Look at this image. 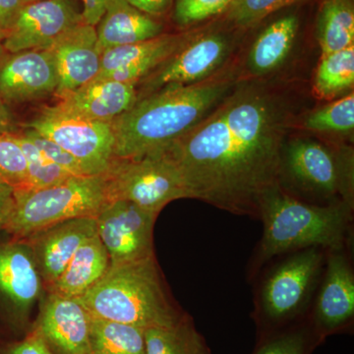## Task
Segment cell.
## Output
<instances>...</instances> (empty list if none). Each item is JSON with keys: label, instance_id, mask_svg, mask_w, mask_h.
<instances>
[{"label": "cell", "instance_id": "cell-42", "mask_svg": "<svg viewBox=\"0 0 354 354\" xmlns=\"http://www.w3.org/2000/svg\"><path fill=\"white\" fill-rule=\"evenodd\" d=\"M39 1V0H22L23 3L28 4L32 3V2Z\"/></svg>", "mask_w": 354, "mask_h": 354}, {"label": "cell", "instance_id": "cell-16", "mask_svg": "<svg viewBox=\"0 0 354 354\" xmlns=\"http://www.w3.org/2000/svg\"><path fill=\"white\" fill-rule=\"evenodd\" d=\"M58 83L55 59L48 50L4 53L0 58V97L26 102L55 94Z\"/></svg>", "mask_w": 354, "mask_h": 354}, {"label": "cell", "instance_id": "cell-25", "mask_svg": "<svg viewBox=\"0 0 354 354\" xmlns=\"http://www.w3.org/2000/svg\"><path fill=\"white\" fill-rule=\"evenodd\" d=\"M146 354H212L188 314L171 326L144 330Z\"/></svg>", "mask_w": 354, "mask_h": 354}, {"label": "cell", "instance_id": "cell-4", "mask_svg": "<svg viewBox=\"0 0 354 354\" xmlns=\"http://www.w3.org/2000/svg\"><path fill=\"white\" fill-rule=\"evenodd\" d=\"M79 299L93 316L142 330L174 325L186 314L169 297L155 256L109 266Z\"/></svg>", "mask_w": 354, "mask_h": 354}, {"label": "cell", "instance_id": "cell-39", "mask_svg": "<svg viewBox=\"0 0 354 354\" xmlns=\"http://www.w3.org/2000/svg\"><path fill=\"white\" fill-rule=\"evenodd\" d=\"M84 22L97 27L106 10L109 0H82Z\"/></svg>", "mask_w": 354, "mask_h": 354}, {"label": "cell", "instance_id": "cell-28", "mask_svg": "<svg viewBox=\"0 0 354 354\" xmlns=\"http://www.w3.org/2000/svg\"><path fill=\"white\" fill-rule=\"evenodd\" d=\"M307 131L330 135H349L354 129V94L353 92L334 100L325 106L305 114L299 123Z\"/></svg>", "mask_w": 354, "mask_h": 354}, {"label": "cell", "instance_id": "cell-20", "mask_svg": "<svg viewBox=\"0 0 354 354\" xmlns=\"http://www.w3.org/2000/svg\"><path fill=\"white\" fill-rule=\"evenodd\" d=\"M137 101V85L108 79H94L64 97L55 106L87 120L109 122Z\"/></svg>", "mask_w": 354, "mask_h": 354}, {"label": "cell", "instance_id": "cell-18", "mask_svg": "<svg viewBox=\"0 0 354 354\" xmlns=\"http://www.w3.org/2000/svg\"><path fill=\"white\" fill-rule=\"evenodd\" d=\"M97 234L95 218H77L44 228L25 239L31 248L44 285L55 283L79 247Z\"/></svg>", "mask_w": 354, "mask_h": 354}, {"label": "cell", "instance_id": "cell-21", "mask_svg": "<svg viewBox=\"0 0 354 354\" xmlns=\"http://www.w3.org/2000/svg\"><path fill=\"white\" fill-rule=\"evenodd\" d=\"M95 31L97 48L102 55L116 46L160 36L164 32V25L158 18L142 12L125 0H109Z\"/></svg>", "mask_w": 354, "mask_h": 354}, {"label": "cell", "instance_id": "cell-36", "mask_svg": "<svg viewBox=\"0 0 354 354\" xmlns=\"http://www.w3.org/2000/svg\"><path fill=\"white\" fill-rule=\"evenodd\" d=\"M130 6L155 18H160L174 6V0H125Z\"/></svg>", "mask_w": 354, "mask_h": 354}, {"label": "cell", "instance_id": "cell-29", "mask_svg": "<svg viewBox=\"0 0 354 354\" xmlns=\"http://www.w3.org/2000/svg\"><path fill=\"white\" fill-rule=\"evenodd\" d=\"M27 162V186L25 189H38L62 183L73 176L59 165H55L30 141L23 133H13Z\"/></svg>", "mask_w": 354, "mask_h": 354}, {"label": "cell", "instance_id": "cell-27", "mask_svg": "<svg viewBox=\"0 0 354 354\" xmlns=\"http://www.w3.org/2000/svg\"><path fill=\"white\" fill-rule=\"evenodd\" d=\"M353 86L354 46L321 55L313 81V92L319 99H339L353 92Z\"/></svg>", "mask_w": 354, "mask_h": 354}, {"label": "cell", "instance_id": "cell-9", "mask_svg": "<svg viewBox=\"0 0 354 354\" xmlns=\"http://www.w3.org/2000/svg\"><path fill=\"white\" fill-rule=\"evenodd\" d=\"M237 39L230 30L203 27L176 55L142 79L137 100L169 85H190L215 75L228 62Z\"/></svg>", "mask_w": 354, "mask_h": 354}, {"label": "cell", "instance_id": "cell-2", "mask_svg": "<svg viewBox=\"0 0 354 354\" xmlns=\"http://www.w3.org/2000/svg\"><path fill=\"white\" fill-rule=\"evenodd\" d=\"M221 69L202 82L169 85L146 95L111 121L113 158H138L162 148L204 120L235 87L241 75Z\"/></svg>", "mask_w": 354, "mask_h": 354}, {"label": "cell", "instance_id": "cell-8", "mask_svg": "<svg viewBox=\"0 0 354 354\" xmlns=\"http://www.w3.org/2000/svg\"><path fill=\"white\" fill-rule=\"evenodd\" d=\"M104 174L108 203L124 200L160 215L169 203L187 198L176 165L162 149L138 158H113Z\"/></svg>", "mask_w": 354, "mask_h": 354}, {"label": "cell", "instance_id": "cell-32", "mask_svg": "<svg viewBox=\"0 0 354 354\" xmlns=\"http://www.w3.org/2000/svg\"><path fill=\"white\" fill-rule=\"evenodd\" d=\"M0 184L14 190L27 186V162L13 133L0 134Z\"/></svg>", "mask_w": 354, "mask_h": 354}, {"label": "cell", "instance_id": "cell-26", "mask_svg": "<svg viewBox=\"0 0 354 354\" xmlns=\"http://www.w3.org/2000/svg\"><path fill=\"white\" fill-rule=\"evenodd\" d=\"M91 354H146L144 330L91 314Z\"/></svg>", "mask_w": 354, "mask_h": 354}, {"label": "cell", "instance_id": "cell-10", "mask_svg": "<svg viewBox=\"0 0 354 354\" xmlns=\"http://www.w3.org/2000/svg\"><path fill=\"white\" fill-rule=\"evenodd\" d=\"M26 127L71 153L87 176L108 171L113 158L114 137L111 123L87 120L53 106L44 109Z\"/></svg>", "mask_w": 354, "mask_h": 354}, {"label": "cell", "instance_id": "cell-17", "mask_svg": "<svg viewBox=\"0 0 354 354\" xmlns=\"http://www.w3.org/2000/svg\"><path fill=\"white\" fill-rule=\"evenodd\" d=\"M57 72L58 99L94 80L101 69L95 26L82 22L71 28L48 48Z\"/></svg>", "mask_w": 354, "mask_h": 354}, {"label": "cell", "instance_id": "cell-22", "mask_svg": "<svg viewBox=\"0 0 354 354\" xmlns=\"http://www.w3.org/2000/svg\"><path fill=\"white\" fill-rule=\"evenodd\" d=\"M299 30L295 14H288L270 23L247 53L245 74L241 79H264L274 73L290 57Z\"/></svg>", "mask_w": 354, "mask_h": 354}, {"label": "cell", "instance_id": "cell-14", "mask_svg": "<svg viewBox=\"0 0 354 354\" xmlns=\"http://www.w3.org/2000/svg\"><path fill=\"white\" fill-rule=\"evenodd\" d=\"M326 270L314 307L312 329L320 339L348 327L354 317V274L341 250L326 251Z\"/></svg>", "mask_w": 354, "mask_h": 354}, {"label": "cell", "instance_id": "cell-38", "mask_svg": "<svg viewBox=\"0 0 354 354\" xmlns=\"http://www.w3.org/2000/svg\"><path fill=\"white\" fill-rule=\"evenodd\" d=\"M15 207V195L10 186L0 184V230L6 227Z\"/></svg>", "mask_w": 354, "mask_h": 354}, {"label": "cell", "instance_id": "cell-7", "mask_svg": "<svg viewBox=\"0 0 354 354\" xmlns=\"http://www.w3.org/2000/svg\"><path fill=\"white\" fill-rule=\"evenodd\" d=\"M325 252L321 247L297 251L269 272L257 301L263 327L274 333L304 313L322 274Z\"/></svg>", "mask_w": 354, "mask_h": 354}, {"label": "cell", "instance_id": "cell-33", "mask_svg": "<svg viewBox=\"0 0 354 354\" xmlns=\"http://www.w3.org/2000/svg\"><path fill=\"white\" fill-rule=\"evenodd\" d=\"M235 0H176L174 20L181 28H191L227 13Z\"/></svg>", "mask_w": 354, "mask_h": 354}, {"label": "cell", "instance_id": "cell-41", "mask_svg": "<svg viewBox=\"0 0 354 354\" xmlns=\"http://www.w3.org/2000/svg\"><path fill=\"white\" fill-rule=\"evenodd\" d=\"M4 38H6V32H0V58H1L2 55L6 53L3 46Z\"/></svg>", "mask_w": 354, "mask_h": 354}, {"label": "cell", "instance_id": "cell-6", "mask_svg": "<svg viewBox=\"0 0 354 354\" xmlns=\"http://www.w3.org/2000/svg\"><path fill=\"white\" fill-rule=\"evenodd\" d=\"M286 181L309 196L353 206V150L344 143L288 140L281 155L279 185Z\"/></svg>", "mask_w": 354, "mask_h": 354}, {"label": "cell", "instance_id": "cell-5", "mask_svg": "<svg viewBox=\"0 0 354 354\" xmlns=\"http://www.w3.org/2000/svg\"><path fill=\"white\" fill-rule=\"evenodd\" d=\"M14 195L15 207L4 227L14 239L72 218H97L108 204L104 174L71 176L48 187L14 190Z\"/></svg>", "mask_w": 354, "mask_h": 354}, {"label": "cell", "instance_id": "cell-40", "mask_svg": "<svg viewBox=\"0 0 354 354\" xmlns=\"http://www.w3.org/2000/svg\"><path fill=\"white\" fill-rule=\"evenodd\" d=\"M13 133V120L6 102L0 97V134Z\"/></svg>", "mask_w": 354, "mask_h": 354}, {"label": "cell", "instance_id": "cell-37", "mask_svg": "<svg viewBox=\"0 0 354 354\" xmlns=\"http://www.w3.org/2000/svg\"><path fill=\"white\" fill-rule=\"evenodd\" d=\"M23 6L22 0H0V32L11 29Z\"/></svg>", "mask_w": 354, "mask_h": 354}, {"label": "cell", "instance_id": "cell-1", "mask_svg": "<svg viewBox=\"0 0 354 354\" xmlns=\"http://www.w3.org/2000/svg\"><path fill=\"white\" fill-rule=\"evenodd\" d=\"M295 102L288 88L241 79L204 120L160 148L176 165L186 196L259 218L263 196L279 185Z\"/></svg>", "mask_w": 354, "mask_h": 354}, {"label": "cell", "instance_id": "cell-30", "mask_svg": "<svg viewBox=\"0 0 354 354\" xmlns=\"http://www.w3.org/2000/svg\"><path fill=\"white\" fill-rule=\"evenodd\" d=\"M319 341L311 326H292L268 335L254 354H310Z\"/></svg>", "mask_w": 354, "mask_h": 354}, {"label": "cell", "instance_id": "cell-35", "mask_svg": "<svg viewBox=\"0 0 354 354\" xmlns=\"http://www.w3.org/2000/svg\"><path fill=\"white\" fill-rule=\"evenodd\" d=\"M0 354H53L38 330L32 327L24 339L6 344Z\"/></svg>", "mask_w": 354, "mask_h": 354}, {"label": "cell", "instance_id": "cell-19", "mask_svg": "<svg viewBox=\"0 0 354 354\" xmlns=\"http://www.w3.org/2000/svg\"><path fill=\"white\" fill-rule=\"evenodd\" d=\"M43 286L38 266L24 239H13L0 245V292L12 306L14 323L18 327L25 325Z\"/></svg>", "mask_w": 354, "mask_h": 354}, {"label": "cell", "instance_id": "cell-11", "mask_svg": "<svg viewBox=\"0 0 354 354\" xmlns=\"http://www.w3.org/2000/svg\"><path fill=\"white\" fill-rule=\"evenodd\" d=\"M157 214L124 200L109 202L99 215L97 234L106 247L111 265L153 257Z\"/></svg>", "mask_w": 354, "mask_h": 354}, {"label": "cell", "instance_id": "cell-31", "mask_svg": "<svg viewBox=\"0 0 354 354\" xmlns=\"http://www.w3.org/2000/svg\"><path fill=\"white\" fill-rule=\"evenodd\" d=\"M301 1L304 0H235L225 14L232 27L245 30L271 14Z\"/></svg>", "mask_w": 354, "mask_h": 354}, {"label": "cell", "instance_id": "cell-34", "mask_svg": "<svg viewBox=\"0 0 354 354\" xmlns=\"http://www.w3.org/2000/svg\"><path fill=\"white\" fill-rule=\"evenodd\" d=\"M23 134L44 153V157L48 158L55 165H59L73 176H87L80 162L55 142L41 136L38 132L30 128H27Z\"/></svg>", "mask_w": 354, "mask_h": 354}, {"label": "cell", "instance_id": "cell-15", "mask_svg": "<svg viewBox=\"0 0 354 354\" xmlns=\"http://www.w3.org/2000/svg\"><path fill=\"white\" fill-rule=\"evenodd\" d=\"M91 313L79 298L48 292L35 329L53 354H91Z\"/></svg>", "mask_w": 354, "mask_h": 354}, {"label": "cell", "instance_id": "cell-24", "mask_svg": "<svg viewBox=\"0 0 354 354\" xmlns=\"http://www.w3.org/2000/svg\"><path fill=\"white\" fill-rule=\"evenodd\" d=\"M316 36L321 55L353 46V0H324L317 18Z\"/></svg>", "mask_w": 354, "mask_h": 354}, {"label": "cell", "instance_id": "cell-13", "mask_svg": "<svg viewBox=\"0 0 354 354\" xmlns=\"http://www.w3.org/2000/svg\"><path fill=\"white\" fill-rule=\"evenodd\" d=\"M202 28L176 34L162 32L153 39L106 50L102 53L101 69L95 79H108L138 85L142 79L194 38Z\"/></svg>", "mask_w": 354, "mask_h": 354}, {"label": "cell", "instance_id": "cell-3", "mask_svg": "<svg viewBox=\"0 0 354 354\" xmlns=\"http://www.w3.org/2000/svg\"><path fill=\"white\" fill-rule=\"evenodd\" d=\"M353 206L342 201L310 204L277 185L260 203L263 236L256 261H267L310 247L324 250L346 248L351 236Z\"/></svg>", "mask_w": 354, "mask_h": 354}, {"label": "cell", "instance_id": "cell-23", "mask_svg": "<svg viewBox=\"0 0 354 354\" xmlns=\"http://www.w3.org/2000/svg\"><path fill=\"white\" fill-rule=\"evenodd\" d=\"M109 266L108 251L99 235L95 234L79 247L59 278L48 286V292L81 297L104 276Z\"/></svg>", "mask_w": 354, "mask_h": 354}, {"label": "cell", "instance_id": "cell-12", "mask_svg": "<svg viewBox=\"0 0 354 354\" xmlns=\"http://www.w3.org/2000/svg\"><path fill=\"white\" fill-rule=\"evenodd\" d=\"M84 22L74 0H39L24 4L6 34L4 50L9 53L48 50L60 36Z\"/></svg>", "mask_w": 354, "mask_h": 354}]
</instances>
